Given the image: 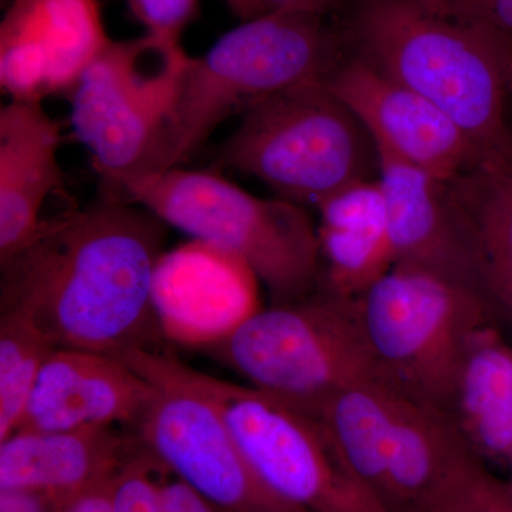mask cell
<instances>
[{
  "instance_id": "4fadbf2b",
  "label": "cell",
  "mask_w": 512,
  "mask_h": 512,
  "mask_svg": "<svg viewBox=\"0 0 512 512\" xmlns=\"http://www.w3.org/2000/svg\"><path fill=\"white\" fill-rule=\"evenodd\" d=\"M109 42L97 0H12L0 23L3 92L67 97Z\"/></svg>"
},
{
  "instance_id": "2e32d148",
  "label": "cell",
  "mask_w": 512,
  "mask_h": 512,
  "mask_svg": "<svg viewBox=\"0 0 512 512\" xmlns=\"http://www.w3.org/2000/svg\"><path fill=\"white\" fill-rule=\"evenodd\" d=\"M60 141L59 123L40 101L0 109V264L32 241L46 198L63 190Z\"/></svg>"
},
{
  "instance_id": "f546056e",
  "label": "cell",
  "mask_w": 512,
  "mask_h": 512,
  "mask_svg": "<svg viewBox=\"0 0 512 512\" xmlns=\"http://www.w3.org/2000/svg\"><path fill=\"white\" fill-rule=\"evenodd\" d=\"M510 99H512V70H511V76H510Z\"/></svg>"
},
{
  "instance_id": "8992f818",
  "label": "cell",
  "mask_w": 512,
  "mask_h": 512,
  "mask_svg": "<svg viewBox=\"0 0 512 512\" xmlns=\"http://www.w3.org/2000/svg\"><path fill=\"white\" fill-rule=\"evenodd\" d=\"M356 312L377 382L443 413L468 339L495 318L483 292L407 264L356 296Z\"/></svg>"
},
{
  "instance_id": "7c38bea8",
  "label": "cell",
  "mask_w": 512,
  "mask_h": 512,
  "mask_svg": "<svg viewBox=\"0 0 512 512\" xmlns=\"http://www.w3.org/2000/svg\"><path fill=\"white\" fill-rule=\"evenodd\" d=\"M325 80L366 128L376 150L446 183L484 160L440 107L359 57L343 59Z\"/></svg>"
},
{
  "instance_id": "ac0fdd59",
  "label": "cell",
  "mask_w": 512,
  "mask_h": 512,
  "mask_svg": "<svg viewBox=\"0 0 512 512\" xmlns=\"http://www.w3.org/2000/svg\"><path fill=\"white\" fill-rule=\"evenodd\" d=\"M322 285L356 298L394 265L386 200L379 178L349 185L320 202Z\"/></svg>"
},
{
  "instance_id": "44dd1931",
  "label": "cell",
  "mask_w": 512,
  "mask_h": 512,
  "mask_svg": "<svg viewBox=\"0 0 512 512\" xmlns=\"http://www.w3.org/2000/svg\"><path fill=\"white\" fill-rule=\"evenodd\" d=\"M53 348L29 316H0V441L18 430L40 370Z\"/></svg>"
},
{
  "instance_id": "5b68a950",
  "label": "cell",
  "mask_w": 512,
  "mask_h": 512,
  "mask_svg": "<svg viewBox=\"0 0 512 512\" xmlns=\"http://www.w3.org/2000/svg\"><path fill=\"white\" fill-rule=\"evenodd\" d=\"M214 158L217 167L258 178L276 198L315 208L372 180L379 167L372 137L325 77L293 84L245 111Z\"/></svg>"
},
{
  "instance_id": "484cf974",
  "label": "cell",
  "mask_w": 512,
  "mask_h": 512,
  "mask_svg": "<svg viewBox=\"0 0 512 512\" xmlns=\"http://www.w3.org/2000/svg\"><path fill=\"white\" fill-rule=\"evenodd\" d=\"M164 512H222L207 498L185 484L184 481H167L161 485Z\"/></svg>"
},
{
  "instance_id": "e0dca14e",
  "label": "cell",
  "mask_w": 512,
  "mask_h": 512,
  "mask_svg": "<svg viewBox=\"0 0 512 512\" xmlns=\"http://www.w3.org/2000/svg\"><path fill=\"white\" fill-rule=\"evenodd\" d=\"M140 446L113 426L18 430L0 441V490L40 491L67 503L111 480Z\"/></svg>"
},
{
  "instance_id": "7a4b0ae2",
  "label": "cell",
  "mask_w": 512,
  "mask_h": 512,
  "mask_svg": "<svg viewBox=\"0 0 512 512\" xmlns=\"http://www.w3.org/2000/svg\"><path fill=\"white\" fill-rule=\"evenodd\" d=\"M346 39L353 56L456 121L484 160L512 150L511 33L441 0H356Z\"/></svg>"
},
{
  "instance_id": "277c9868",
  "label": "cell",
  "mask_w": 512,
  "mask_h": 512,
  "mask_svg": "<svg viewBox=\"0 0 512 512\" xmlns=\"http://www.w3.org/2000/svg\"><path fill=\"white\" fill-rule=\"evenodd\" d=\"M107 184L165 225L247 266L271 303L305 298L322 284L318 227L301 205L255 197L217 173L180 167Z\"/></svg>"
},
{
  "instance_id": "3957f363",
  "label": "cell",
  "mask_w": 512,
  "mask_h": 512,
  "mask_svg": "<svg viewBox=\"0 0 512 512\" xmlns=\"http://www.w3.org/2000/svg\"><path fill=\"white\" fill-rule=\"evenodd\" d=\"M345 43L315 13L269 12L229 30L204 56L192 57L141 173L180 167L229 117L293 84L329 76Z\"/></svg>"
},
{
  "instance_id": "6da1fadb",
  "label": "cell",
  "mask_w": 512,
  "mask_h": 512,
  "mask_svg": "<svg viewBox=\"0 0 512 512\" xmlns=\"http://www.w3.org/2000/svg\"><path fill=\"white\" fill-rule=\"evenodd\" d=\"M164 242V222L116 194L46 218L0 264L2 311L29 316L55 349L161 350L156 275Z\"/></svg>"
},
{
  "instance_id": "30bf717a",
  "label": "cell",
  "mask_w": 512,
  "mask_h": 512,
  "mask_svg": "<svg viewBox=\"0 0 512 512\" xmlns=\"http://www.w3.org/2000/svg\"><path fill=\"white\" fill-rule=\"evenodd\" d=\"M329 429L357 480L390 512H420L466 443L446 414L383 384L340 397Z\"/></svg>"
},
{
  "instance_id": "8fae6325",
  "label": "cell",
  "mask_w": 512,
  "mask_h": 512,
  "mask_svg": "<svg viewBox=\"0 0 512 512\" xmlns=\"http://www.w3.org/2000/svg\"><path fill=\"white\" fill-rule=\"evenodd\" d=\"M161 350L117 356L153 384L137 439L165 470L224 512H302L278 500L248 466L217 407L165 365Z\"/></svg>"
},
{
  "instance_id": "cb8c5ba5",
  "label": "cell",
  "mask_w": 512,
  "mask_h": 512,
  "mask_svg": "<svg viewBox=\"0 0 512 512\" xmlns=\"http://www.w3.org/2000/svg\"><path fill=\"white\" fill-rule=\"evenodd\" d=\"M127 5L147 33L180 40L197 15L200 0H127Z\"/></svg>"
},
{
  "instance_id": "d6986e66",
  "label": "cell",
  "mask_w": 512,
  "mask_h": 512,
  "mask_svg": "<svg viewBox=\"0 0 512 512\" xmlns=\"http://www.w3.org/2000/svg\"><path fill=\"white\" fill-rule=\"evenodd\" d=\"M478 458L508 464L512 453V345L494 323L468 339L446 410Z\"/></svg>"
},
{
  "instance_id": "603a6c76",
  "label": "cell",
  "mask_w": 512,
  "mask_h": 512,
  "mask_svg": "<svg viewBox=\"0 0 512 512\" xmlns=\"http://www.w3.org/2000/svg\"><path fill=\"white\" fill-rule=\"evenodd\" d=\"M141 444V443H140ZM156 458L140 446L110 484L114 512H164L163 493L154 473L160 467Z\"/></svg>"
},
{
  "instance_id": "9c48e42d",
  "label": "cell",
  "mask_w": 512,
  "mask_h": 512,
  "mask_svg": "<svg viewBox=\"0 0 512 512\" xmlns=\"http://www.w3.org/2000/svg\"><path fill=\"white\" fill-rule=\"evenodd\" d=\"M191 60L180 40L146 33L110 39L84 70L70 124L106 183L144 170Z\"/></svg>"
},
{
  "instance_id": "4dcf8cb0",
  "label": "cell",
  "mask_w": 512,
  "mask_h": 512,
  "mask_svg": "<svg viewBox=\"0 0 512 512\" xmlns=\"http://www.w3.org/2000/svg\"><path fill=\"white\" fill-rule=\"evenodd\" d=\"M222 512H224V511H222Z\"/></svg>"
},
{
  "instance_id": "5bb4252c",
  "label": "cell",
  "mask_w": 512,
  "mask_h": 512,
  "mask_svg": "<svg viewBox=\"0 0 512 512\" xmlns=\"http://www.w3.org/2000/svg\"><path fill=\"white\" fill-rule=\"evenodd\" d=\"M376 151L394 264L431 269L484 293L473 234L450 185Z\"/></svg>"
},
{
  "instance_id": "ba28073f",
  "label": "cell",
  "mask_w": 512,
  "mask_h": 512,
  "mask_svg": "<svg viewBox=\"0 0 512 512\" xmlns=\"http://www.w3.org/2000/svg\"><path fill=\"white\" fill-rule=\"evenodd\" d=\"M164 360L217 407L248 466L278 500L302 512H390L357 480L319 417L170 353Z\"/></svg>"
},
{
  "instance_id": "83f0119b",
  "label": "cell",
  "mask_w": 512,
  "mask_h": 512,
  "mask_svg": "<svg viewBox=\"0 0 512 512\" xmlns=\"http://www.w3.org/2000/svg\"><path fill=\"white\" fill-rule=\"evenodd\" d=\"M225 2H227L232 13H235L244 22L264 15V10H262L259 0H225Z\"/></svg>"
},
{
  "instance_id": "f1b7e54d",
  "label": "cell",
  "mask_w": 512,
  "mask_h": 512,
  "mask_svg": "<svg viewBox=\"0 0 512 512\" xmlns=\"http://www.w3.org/2000/svg\"><path fill=\"white\" fill-rule=\"evenodd\" d=\"M508 466H510V468H511V477H510V481H507V485H508V488H510V491L512 494V453L510 456V460H508Z\"/></svg>"
},
{
  "instance_id": "4316f807",
  "label": "cell",
  "mask_w": 512,
  "mask_h": 512,
  "mask_svg": "<svg viewBox=\"0 0 512 512\" xmlns=\"http://www.w3.org/2000/svg\"><path fill=\"white\" fill-rule=\"evenodd\" d=\"M64 504L40 491L0 490V512H62Z\"/></svg>"
},
{
  "instance_id": "d4e9b609",
  "label": "cell",
  "mask_w": 512,
  "mask_h": 512,
  "mask_svg": "<svg viewBox=\"0 0 512 512\" xmlns=\"http://www.w3.org/2000/svg\"><path fill=\"white\" fill-rule=\"evenodd\" d=\"M457 15L512 35V0H441Z\"/></svg>"
},
{
  "instance_id": "ffe728a7",
  "label": "cell",
  "mask_w": 512,
  "mask_h": 512,
  "mask_svg": "<svg viewBox=\"0 0 512 512\" xmlns=\"http://www.w3.org/2000/svg\"><path fill=\"white\" fill-rule=\"evenodd\" d=\"M448 185L470 225L485 296L512 325V150Z\"/></svg>"
},
{
  "instance_id": "9a60e30c",
  "label": "cell",
  "mask_w": 512,
  "mask_h": 512,
  "mask_svg": "<svg viewBox=\"0 0 512 512\" xmlns=\"http://www.w3.org/2000/svg\"><path fill=\"white\" fill-rule=\"evenodd\" d=\"M153 393V384L119 357L53 349L18 430L62 431L117 423L134 427Z\"/></svg>"
},
{
  "instance_id": "52a82bcc",
  "label": "cell",
  "mask_w": 512,
  "mask_h": 512,
  "mask_svg": "<svg viewBox=\"0 0 512 512\" xmlns=\"http://www.w3.org/2000/svg\"><path fill=\"white\" fill-rule=\"evenodd\" d=\"M211 352L251 386L311 414L346 387L377 380L356 298L322 284L305 298L255 309L221 332Z\"/></svg>"
},
{
  "instance_id": "7402d4cb",
  "label": "cell",
  "mask_w": 512,
  "mask_h": 512,
  "mask_svg": "<svg viewBox=\"0 0 512 512\" xmlns=\"http://www.w3.org/2000/svg\"><path fill=\"white\" fill-rule=\"evenodd\" d=\"M420 512H512V494L468 448Z\"/></svg>"
}]
</instances>
